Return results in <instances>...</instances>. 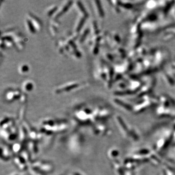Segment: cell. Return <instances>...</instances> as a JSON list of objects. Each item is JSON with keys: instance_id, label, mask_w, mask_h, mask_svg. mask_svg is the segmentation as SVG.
Listing matches in <instances>:
<instances>
[{"instance_id": "cell-3", "label": "cell", "mask_w": 175, "mask_h": 175, "mask_svg": "<svg viewBox=\"0 0 175 175\" xmlns=\"http://www.w3.org/2000/svg\"><path fill=\"white\" fill-rule=\"evenodd\" d=\"M85 20H86V18L85 17H84L81 20H80V21L79 23V24L78 25V26L77 27V29H76V31L77 32H79L80 30H81V29L82 28L84 24V23L85 21Z\"/></svg>"}, {"instance_id": "cell-6", "label": "cell", "mask_w": 175, "mask_h": 175, "mask_svg": "<svg viewBox=\"0 0 175 175\" xmlns=\"http://www.w3.org/2000/svg\"><path fill=\"white\" fill-rule=\"evenodd\" d=\"M77 86H78V84H72V85H70V86H69L68 87L65 88L64 89V91H69L71 90L72 89L76 87Z\"/></svg>"}, {"instance_id": "cell-7", "label": "cell", "mask_w": 175, "mask_h": 175, "mask_svg": "<svg viewBox=\"0 0 175 175\" xmlns=\"http://www.w3.org/2000/svg\"><path fill=\"white\" fill-rule=\"evenodd\" d=\"M89 30L88 29H86V30L84 31L83 34V35L82 36V37H81V38H80V42H83V41L84 40H85V39H86V37H87L88 34V33H89Z\"/></svg>"}, {"instance_id": "cell-1", "label": "cell", "mask_w": 175, "mask_h": 175, "mask_svg": "<svg viewBox=\"0 0 175 175\" xmlns=\"http://www.w3.org/2000/svg\"><path fill=\"white\" fill-rule=\"evenodd\" d=\"M72 1H70V2H69L67 4H66V5L64 6L63 8V9L60 11V12L57 14V15L56 16V18H59V17H60V16H61L62 14H63L64 13H65V12H66V11L68 10L69 8H70V6L72 5Z\"/></svg>"}, {"instance_id": "cell-5", "label": "cell", "mask_w": 175, "mask_h": 175, "mask_svg": "<svg viewBox=\"0 0 175 175\" xmlns=\"http://www.w3.org/2000/svg\"><path fill=\"white\" fill-rule=\"evenodd\" d=\"M27 23L30 32L32 33H34L35 32V29L33 25L32 24L31 21L30 20H27Z\"/></svg>"}, {"instance_id": "cell-9", "label": "cell", "mask_w": 175, "mask_h": 175, "mask_svg": "<svg viewBox=\"0 0 175 175\" xmlns=\"http://www.w3.org/2000/svg\"><path fill=\"white\" fill-rule=\"evenodd\" d=\"M56 9H57V8H56V7H55V8H54L53 9H52L51 10H50L49 11V13H48V15H50V16L51 15L53 14L54 13V12L56 11Z\"/></svg>"}, {"instance_id": "cell-4", "label": "cell", "mask_w": 175, "mask_h": 175, "mask_svg": "<svg viewBox=\"0 0 175 175\" xmlns=\"http://www.w3.org/2000/svg\"><path fill=\"white\" fill-rule=\"evenodd\" d=\"M96 5L97 6L98 9V11H99L100 15L101 16H103V11L102 10V7L101 6V4H100L99 1H96Z\"/></svg>"}, {"instance_id": "cell-10", "label": "cell", "mask_w": 175, "mask_h": 175, "mask_svg": "<svg viewBox=\"0 0 175 175\" xmlns=\"http://www.w3.org/2000/svg\"><path fill=\"white\" fill-rule=\"evenodd\" d=\"M28 67L26 65H24L21 68V71L23 72H26L28 71Z\"/></svg>"}, {"instance_id": "cell-2", "label": "cell", "mask_w": 175, "mask_h": 175, "mask_svg": "<svg viewBox=\"0 0 175 175\" xmlns=\"http://www.w3.org/2000/svg\"><path fill=\"white\" fill-rule=\"evenodd\" d=\"M77 5L78 6V7L79 8L80 10H81L82 12H83V13L84 14V15L86 16V17H87L88 13H87V12H86V10H85V8H84V6L82 4H81L80 2L78 1V2H77Z\"/></svg>"}, {"instance_id": "cell-8", "label": "cell", "mask_w": 175, "mask_h": 175, "mask_svg": "<svg viewBox=\"0 0 175 175\" xmlns=\"http://www.w3.org/2000/svg\"><path fill=\"white\" fill-rule=\"evenodd\" d=\"M32 88H33V85L31 83H28L26 84L25 88L27 91H31L32 90Z\"/></svg>"}]
</instances>
